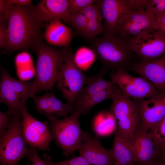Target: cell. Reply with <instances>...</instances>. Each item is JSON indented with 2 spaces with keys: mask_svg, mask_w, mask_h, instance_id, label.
<instances>
[{
  "mask_svg": "<svg viewBox=\"0 0 165 165\" xmlns=\"http://www.w3.org/2000/svg\"><path fill=\"white\" fill-rule=\"evenodd\" d=\"M31 6L9 5L6 46L2 53L11 54L19 50L34 49L41 42V24L34 16Z\"/></svg>",
  "mask_w": 165,
  "mask_h": 165,
  "instance_id": "cell-1",
  "label": "cell"
},
{
  "mask_svg": "<svg viewBox=\"0 0 165 165\" xmlns=\"http://www.w3.org/2000/svg\"><path fill=\"white\" fill-rule=\"evenodd\" d=\"M130 38L119 35H104L91 40L93 51L105 72L109 71L112 73L119 69L127 72L130 70L133 63V52L129 43Z\"/></svg>",
  "mask_w": 165,
  "mask_h": 165,
  "instance_id": "cell-2",
  "label": "cell"
},
{
  "mask_svg": "<svg viewBox=\"0 0 165 165\" xmlns=\"http://www.w3.org/2000/svg\"><path fill=\"white\" fill-rule=\"evenodd\" d=\"M34 49L37 54L35 80L37 92L51 90L59 79L64 61L66 49L58 50L41 42Z\"/></svg>",
  "mask_w": 165,
  "mask_h": 165,
  "instance_id": "cell-3",
  "label": "cell"
},
{
  "mask_svg": "<svg viewBox=\"0 0 165 165\" xmlns=\"http://www.w3.org/2000/svg\"><path fill=\"white\" fill-rule=\"evenodd\" d=\"M0 103L7 105L6 114L9 116L22 114V111L27 107L26 103L30 98L37 93L35 79L26 82L15 79L8 71L0 68Z\"/></svg>",
  "mask_w": 165,
  "mask_h": 165,
  "instance_id": "cell-4",
  "label": "cell"
},
{
  "mask_svg": "<svg viewBox=\"0 0 165 165\" xmlns=\"http://www.w3.org/2000/svg\"><path fill=\"white\" fill-rule=\"evenodd\" d=\"M110 100L112 103L109 111L117 121L116 127L132 144L135 133L142 126L141 116L136 103L116 85Z\"/></svg>",
  "mask_w": 165,
  "mask_h": 165,
  "instance_id": "cell-5",
  "label": "cell"
},
{
  "mask_svg": "<svg viewBox=\"0 0 165 165\" xmlns=\"http://www.w3.org/2000/svg\"><path fill=\"white\" fill-rule=\"evenodd\" d=\"M10 117L9 128L0 137L1 165H17L30 151L23 135L22 114Z\"/></svg>",
  "mask_w": 165,
  "mask_h": 165,
  "instance_id": "cell-6",
  "label": "cell"
},
{
  "mask_svg": "<svg viewBox=\"0 0 165 165\" xmlns=\"http://www.w3.org/2000/svg\"><path fill=\"white\" fill-rule=\"evenodd\" d=\"M80 114L75 111L61 119L50 120V126L53 140L68 157L78 151L82 141L83 132L79 123Z\"/></svg>",
  "mask_w": 165,
  "mask_h": 165,
  "instance_id": "cell-7",
  "label": "cell"
},
{
  "mask_svg": "<svg viewBox=\"0 0 165 165\" xmlns=\"http://www.w3.org/2000/svg\"><path fill=\"white\" fill-rule=\"evenodd\" d=\"M88 79L76 64L72 51L66 49L64 61L57 87L61 91L63 97L66 99L67 103L74 105Z\"/></svg>",
  "mask_w": 165,
  "mask_h": 165,
  "instance_id": "cell-8",
  "label": "cell"
},
{
  "mask_svg": "<svg viewBox=\"0 0 165 165\" xmlns=\"http://www.w3.org/2000/svg\"><path fill=\"white\" fill-rule=\"evenodd\" d=\"M130 48L145 62L157 59L165 54V34L161 31L144 32L130 38Z\"/></svg>",
  "mask_w": 165,
  "mask_h": 165,
  "instance_id": "cell-9",
  "label": "cell"
},
{
  "mask_svg": "<svg viewBox=\"0 0 165 165\" xmlns=\"http://www.w3.org/2000/svg\"><path fill=\"white\" fill-rule=\"evenodd\" d=\"M111 81L127 96L134 100L148 99L159 92L154 85L144 78L134 76L119 69L111 73Z\"/></svg>",
  "mask_w": 165,
  "mask_h": 165,
  "instance_id": "cell-10",
  "label": "cell"
},
{
  "mask_svg": "<svg viewBox=\"0 0 165 165\" xmlns=\"http://www.w3.org/2000/svg\"><path fill=\"white\" fill-rule=\"evenodd\" d=\"M22 134L27 144L31 148L49 150L53 138L48 122L35 118L28 112L27 107L22 109Z\"/></svg>",
  "mask_w": 165,
  "mask_h": 165,
  "instance_id": "cell-11",
  "label": "cell"
},
{
  "mask_svg": "<svg viewBox=\"0 0 165 165\" xmlns=\"http://www.w3.org/2000/svg\"><path fill=\"white\" fill-rule=\"evenodd\" d=\"M156 18L147 10H130L121 19L116 36L130 38L142 32L155 31L153 27Z\"/></svg>",
  "mask_w": 165,
  "mask_h": 165,
  "instance_id": "cell-12",
  "label": "cell"
},
{
  "mask_svg": "<svg viewBox=\"0 0 165 165\" xmlns=\"http://www.w3.org/2000/svg\"><path fill=\"white\" fill-rule=\"evenodd\" d=\"M140 114L142 126L148 131L165 117V91L150 98L133 100Z\"/></svg>",
  "mask_w": 165,
  "mask_h": 165,
  "instance_id": "cell-13",
  "label": "cell"
},
{
  "mask_svg": "<svg viewBox=\"0 0 165 165\" xmlns=\"http://www.w3.org/2000/svg\"><path fill=\"white\" fill-rule=\"evenodd\" d=\"M78 151L79 156L92 165H112L114 160L111 150L102 145L99 137L88 131L83 132L82 141Z\"/></svg>",
  "mask_w": 165,
  "mask_h": 165,
  "instance_id": "cell-14",
  "label": "cell"
},
{
  "mask_svg": "<svg viewBox=\"0 0 165 165\" xmlns=\"http://www.w3.org/2000/svg\"><path fill=\"white\" fill-rule=\"evenodd\" d=\"M69 2L70 0H42L31 7L34 16L40 23L62 20L69 24Z\"/></svg>",
  "mask_w": 165,
  "mask_h": 165,
  "instance_id": "cell-15",
  "label": "cell"
},
{
  "mask_svg": "<svg viewBox=\"0 0 165 165\" xmlns=\"http://www.w3.org/2000/svg\"><path fill=\"white\" fill-rule=\"evenodd\" d=\"M97 2L104 20V35L116 36L121 19L130 10L127 0H101Z\"/></svg>",
  "mask_w": 165,
  "mask_h": 165,
  "instance_id": "cell-16",
  "label": "cell"
},
{
  "mask_svg": "<svg viewBox=\"0 0 165 165\" xmlns=\"http://www.w3.org/2000/svg\"><path fill=\"white\" fill-rule=\"evenodd\" d=\"M136 165H148L160 160V151L155 144L148 131L141 126L135 133L132 143Z\"/></svg>",
  "mask_w": 165,
  "mask_h": 165,
  "instance_id": "cell-17",
  "label": "cell"
},
{
  "mask_svg": "<svg viewBox=\"0 0 165 165\" xmlns=\"http://www.w3.org/2000/svg\"><path fill=\"white\" fill-rule=\"evenodd\" d=\"M130 70L149 81L159 92L165 91V54L152 61L133 63Z\"/></svg>",
  "mask_w": 165,
  "mask_h": 165,
  "instance_id": "cell-18",
  "label": "cell"
},
{
  "mask_svg": "<svg viewBox=\"0 0 165 165\" xmlns=\"http://www.w3.org/2000/svg\"><path fill=\"white\" fill-rule=\"evenodd\" d=\"M114 163L121 165H136L132 144L128 138L116 127L111 149Z\"/></svg>",
  "mask_w": 165,
  "mask_h": 165,
  "instance_id": "cell-19",
  "label": "cell"
},
{
  "mask_svg": "<svg viewBox=\"0 0 165 165\" xmlns=\"http://www.w3.org/2000/svg\"><path fill=\"white\" fill-rule=\"evenodd\" d=\"M72 28L64 25L60 20L51 22L45 30L44 37L50 44L67 47L72 40Z\"/></svg>",
  "mask_w": 165,
  "mask_h": 165,
  "instance_id": "cell-20",
  "label": "cell"
},
{
  "mask_svg": "<svg viewBox=\"0 0 165 165\" xmlns=\"http://www.w3.org/2000/svg\"><path fill=\"white\" fill-rule=\"evenodd\" d=\"M105 72L102 68L96 75L88 77L86 86L79 94L75 102L81 101L101 91L112 87L115 84L111 81L106 80L103 78Z\"/></svg>",
  "mask_w": 165,
  "mask_h": 165,
  "instance_id": "cell-21",
  "label": "cell"
},
{
  "mask_svg": "<svg viewBox=\"0 0 165 165\" xmlns=\"http://www.w3.org/2000/svg\"><path fill=\"white\" fill-rule=\"evenodd\" d=\"M116 120L109 111H101L95 116L93 128L96 135L102 136L111 133L116 128Z\"/></svg>",
  "mask_w": 165,
  "mask_h": 165,
  "instance_id": "cell-22",
  "label": "cell"
},
{
  "mask_svg": "<svg viewBox=\"0 0 165 165\" xmlns=\"http://www.w3.org/2000/svg\"><path fill=\"white\" fill-rule=\"evenodd\" d=\"M116 86L114 85L112 87L101 91L81 101L75 102L74 105L75 111L80 115L87 114L97 104L106 99H110Z\"/></svg>",
  "mask_w": 165,
  "mask_h": 165,
  "instance_id": "cell-23",
  "label": "cell"
},
{
  "mask_svg": "<svg viewBox=\"0 0 165 165\" xmlns=\"http://www.w3.org/2000/svg\"><path fill=\"white\" fill-rule=\"evenodd\" d=\"M48 99L50 112L49 120L57 119L61 117L66 118L75 111L74 105L64 104L57 98L53 93L46 94Z\"/></svg>",
  "mask_w": 165,
  "mask_h": 165,
  "instance_id": "cell-24",
  "label": "cell"
},
{
  "mask_svg": "<svg viewBox=\"0 0 165 165\" xmlns=\"http://www.w3.org/2000/svg\"><path fill=\"white\" fill-rule=\"evenodd\" d=\"M148 132L159 149L161 151L165 148V117Z\"/></svg>",
  "mask_w": 165,
  "mask_h": 165,
  "instance_id": "cell-25",
  "label": "cell"
},
{
  "mask_svg": "<svg viewBox=\"0 0 165 165\" xmlns=\"http://www.w3.org/2000/svg\"><path fill=\"white\" fill-rule=\"evenodd\" d=\"M87 20L86 28L82 35L85 38L91 40L97 35L104 32V27L101 21L97 20Z\"/></svg>",
  "mask_w": 165,
  "mask_h": 165,
  "instance_id": "cell-26",
  "label": "cell"
},
{
  "mask_svg": "<svg viewBox=\"0 0 165 165\" xmlns=\"http://www.w3.org/2000/svg\"><path fill=\"white\" fill-rule=\"evenodd\" d=\"M74 55L75 61L78 66L82 70L86 69L93 61L94 54L87 49L80 50Z\"/></svg>",
  "mask_w": 165,
  "mask_h": 165,
  "instance_id": "cell-27",
  "label": "cell"
},
{
  "mask_svg": "<svg viewBox=\"0 0 165 165\" xmlns=\"http://www.w3.org/2000/svg\"><path fill=\"white\" fill-rule=\"evenodd\" d=\"M32 98L34 101L35 110L49 119L50 117V109L46 94L38 97L35 96Z\"/></svg>",
  "mask_w": 165,
  "mask_h": 165,
  "instance_id": "cell-28",
  "label": "cell"
},
{
  "mask_svg": "<svg viewBox=\"0 0 165 165\" xmlns=\"http://www.w3.org/2000/svg\"><path fill=\"white\" fill-rule=\"evenodd\" d=\"M29 163L32 162V165H52L53 162L51 157L46 153L43 155L42 159L40 158L38 153L37 148L30 147L28 156Z\"/></svg>",
  "mask_w": 165,
  "mask_h": 165,
  "instance_id": "cell-29",
  "label": "cell"
},
{
  "mask_svg": "<svg viewBox=\"0 0 165 165\" xmlns=\"http://www.w3.org/2000/svg\"><path fill=\"white\" fill-rule=\"evenodd\" d=\"M87 20L85 16L82 13H80L71 16L69 24L78 33L82 36L86 28Z\"/></svg>",
  "mask_w": 165,
  "mask_h": 165,
  "instance_id": "cell-30",
  "label": "cell"
},
{
  "mask_svg": "<svg viewBox=\"0 0 165 165\" xmlns=\"http://www.w3.org/2000/svg\"><path fill=\"white\" fill-rule=\"evenodd\" d=\"M96 1L94 0H70L68 11L70 15L72 16L81 13L85 8Z\"/></svg>",
  "mask_w": 165,
  "mask_h": 165,
  "instance_id": "cell-31",
  "label": "cell"
},
{
  "mask_svg": "<svg viewBox=\"0 0 165 165\" xmlns=\"http://www.w3.org/2000/svg\"><path fill=\"white\" fill-rule=\"evenodd\" d=\"M82 13L87 20L101 21L103 19L102 13L98 5L91 4L83 9Z\"/></svg>",
  "mask_w": 165,
  "mask_h": 165,
  "instance_id": "cell-32",
  "label": "cell"
},
{
  "mask_svg": "<svg viewBox=\"0 0 165 165\" xmlns=\"http://www.w3.org/2000/svg\"><path fill=\"white\" fill-rule=\"evenodd\" d=\"M147 10L157 17L165 12V0H148Z\"/></svg>",
  "mask_w": 165,
  "mask_h": 165,
  "instance_id": "cell-33",
  "label": "cell"
},
{
  "mask_svg": "<svg viewBox=\"0 0 165 165\" xmlns=\"http://www.w3.org/2000/svg\"><path fill=\"white\" fill-rule=\"evenodd\" d=\"M8 18H0V48H5L7 39Z\"/></svg>",
  "mask_w": 165,
  "mask_h": 165,
  "instance_id": "cell-34",
  "label": "cell"
},
{
  "mask_svg": "<svg viewBox=\"0 0 165 165\" xmlns=\"http://www.w3.org/2000/svg\"><path fill=\"white\" fill-rule=\"evenodd\" d=\"M52 165H90L83 157L79 156L71 159L57 162H52Z\"/></svg>",
  "mask_w": 165,
  "mask_h": 165,
  "instance_id": "cell-35",
  "label": "cell"
},
{
  "mask_svg": "<svg viewBox=\"0 0 165 165\" xmlns=\"http://www.w3.org/2000/svg\"><path fill=\"white\" fill-rule=\"evenodd\" d=\"M148 0H127V5L131 10L147 9Z\"/></svg>",
  "mask_w": 165,
  "mask_h": 165,
  "instance_id": "cell-36",
  "label": "cell"
},
{
  "mask_svg": "<svg viewBox=\"0 0 165 165\" xmlns=\"http://www.w3.org/2000/svg\"><path fill=\"white\" fill-rule=\"evenodd\" d=\"M11 118L6 113L0 112V137L4 134L9 127Z\"/></svg>",
  "mask_w": 165,
  "mask_h": 165,
  "instance_id": "cell-37",
  "label": "cell"
},
{
  "mask_svg": "<svg viewBox=\"0 0 165 165\" xmlns=\"http://www.w3.org/2000/svg\"><path fill=\"white\" fill-rule=\"evenodd\" d=\"M165 26V12L158 16L153 25L154 30H159Z\"/></svg>",
  "mask_w": 165,
  "mask_h": 165,
  "instance_id": "cell-38",
  "label": "cell"
},
{
  "mask_svg": "<svg viewBox=\"0 0 165 165\" xmlns=\"http://www.w3.org/2000/svg\"><path fill=\"white\" fill-rule=\"evenodd\" d=\"M9 5L16 4L27 7L32 6L31 1L30 0H6Z\"/></svg>",
  "mask_w": 165,
  "mask_h": 165,
  "instance_id": "cell-39",
  "label": "cell"
},
{
  "mask_svg": "<svg viewBox=\"0 0 165 165\" xmlns=\"http://www.w3.org/2000/svg\"><path fill=\"white\" fill-rule=\"evenodd\" d=\"M160 159L165 162V148L160 151Z\"/></svg>",
  "mask_w": 165,
  "mask_h": 165,
  "instance_id": "cell-40",
  "label": "cell"
},
{
  "mask_svg": "<svg viewBox=\"0 0 165 165\" xmlns=\"http://www.w3.org/2000/svg\"><path fill=\"white\" fill-rule=\"evenodd\" d=\"M148 165H165V162L160 160H159L154 161Z\"/></svg>",
  "mask_w": 165,
  "mask_h": 165,
  "instance_id": "cell-41",
  "label": "cell"
},
{
  "mask_svg": "<svg viewBox=\"0 0 165 165\" xmlns=\"http://www.w3.org/2000/svg\"><path fill=\"white\" fill-rule=\"evenodd\" d=\"M159 30L162 31L165 34V26Z\"/></svg>",
  "mask_w": 165,
  "mask_h": 165,
  "instance_id": "cell-42",
  "label": "cell"
},
{
  "mask_svg": "<svg viewBox=\"0 0 165 165\" xmlns=\"http://www.w3.org/2000/svg\"><path fill=\"white\" fill-rule=\"evenodd\" d=\"M114 165H121L119 164H116V163H114Z\"/></svg>",
  "mask_w": 165,
  "mask_h": 165,
  "instance_id": "cell-43",
  "label": "cell"
}]
</instances>
